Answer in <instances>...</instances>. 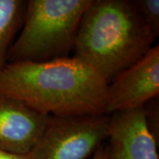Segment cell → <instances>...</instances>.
Wrapping results in <instances>:
<instances>
[{
    "instance_id": "6da1fadb",
    "label": "cell",
    "mask_w": 159,
    "mask_h": 159,
    "mask_svg": "<svg viewBox=\"0 0 159 159\" xmlns=\"http://www.w3.org/2000/svg\"><path fill=\"white\" fill-rule=\"evenodd\" d=\"M107 83L74 57L11 63L0 71V93L51 116L105 114Z\"/></svg>"
},
{
    "instance_id": "9c48e42d",
    "label": "cell",
    "mask_w": 159,
    "mask_h": 159,
    "mask_svg": "<svg viewBox=\"0 0 159 159\" xmlns=\"http://www.w3.org/2000/svg\"><path fill=\"white\" fill-rule=\"evenodd\" d=\"M133 4L148 30L157 39L159 35L158 0H132Z\"/></svg>"
},
{
    "instance_id": "52a82bcc",
    "label": "cell",
    "mask_w": 159,
    "mask_h": 159,
    "mask_svg": "<svg viewBox=\"0 0 159 159\" xmlns=\"http://www.w3.org/2000/svg\"><path fill=\"white\" fill-rule=\"evenodd\" d=\"M50 115L0 93V149L29 154L45 128Z\"/></svg>"
},
{
    "instance_id": "7a4b0ae2",
    "label": "cell",
    "mask_w": 159,
    "mask_h": 159,
    "mask_svg": "<svg viewBox=\"0 0 159 159\" xmlns=\"http://www.w3.org/2000/svg\"><path fill=\"white\" fill-rule=\"evenodd\" d=\"M155 41L132 0H91L80 24L73 57L109 84L139 61Z\"/></svg>"
},
{
    "instance_id": "277c9868",
    "label": "cell",
    "mask_w": 159,
    "mask_h": 159,
    "mask_svg": "<svg viewBox=\"0 0 159 159\" xmlns=\"http://www.w3.org/2000/svg\"><path fill=\"white\" fill-rule=\"evenodd\" d=\"M110 115L51 116L33 159H89L108 139Z\"/></svg>"
},
{
    "instance_id": "ba28073f",
    "label": "cell",
    "mask_w": 159,
    "mask_h": 159,
    "mask_svg": "<svg viewBox=\"0 0 159 159\" xmlns=\"http://www.w3.org/2000/svg\"><path fill=\"white\" fill-rule=\"evenodd\" d=\"M28 1L0 0V71L7 65V54L22 28Z\"/></svg>"
},
{
    "instance_id": "8fae6325",
    "label": "cell",
    "mask_w": 159,
    "mask_h": 159,
    "mask_svg": "<svg viewBox=\"0 0 159 159\" xmlns=\"http://www.w3.org/2000/svg\"><path fill=\"white\" fill-rule=\"evenodd\" d=\"M0 159H33L29 154H14L0 149Z\"/></svg>"
},
{
    "instance_id": "8992f818",
    "label": "cell",
    "mask_w": 159,
    "mask_h": 159,
    "mask_svg": "<svg viewBox=\"0 0 159 159\" xmlns=\"http://www.w3.org/2000/svg\"><path fill=\"white\" fill-rule=\"evenodd\" d=\"M107 140V159H159L144 106L111 114Z\"/></svg>"
},
{
    "instance_id": "30bf717a",
    "label": "cell",
    "mask_w": 159,
    "mask_h": 159,
    "mask_svg": "<svg viewBox=\"0 0 159 159\" xmlns=\"http://www.w3.org/2000/svg\"><path fill=\"white\" fill-rule=\"evenodd\" d=\"M157 98L158 97H156L152 100L148 101L143 106H144V111H145V119H146L148 129L155 138V140L158 142L159 107Z\"/></svg>"
},
{
    "instance_id": "3957f363",
    "label": "cell",
    "mask_w": 159,
    "mask_h": 159,
    "mask_svg": "<svg viewBox=\"0 0 159 159\" xmlns=\"http://www.w3.org/2000/svg\"><path fill=\"white\" fill-rule=\"evenodd\" d=\"M91 0H29L20 34L7 64L40 63L68 57Z\"/></svg>"
},
{
    "instance_id": "5b68a950",
    "label": "cell",
    "mask_w": 159,
    "mask_h": 159,
    "mask_svg": "<svg viewBox=\"0 0 159 159\" xmlns=\"http://www.w3.org/2000/svg\"><path fill=\"white\" fill-rule=\"evenodd\" d=\"M158 95L159 46L157 44L107 85L105 114L140 108Z\"/></svg>"
},
{
    "instance_id": "7c38bea8",
    "label": "cell",
    "mask_w": 159,
    "mask_h": 159,
    "mask_svg": "<svg viewBox=\"0 0 159 159\" xmlns=\"http://www.w3.org/2000/svg\"><path fill=\"white\" fill-rule=\"evenodd\" d=\"M91 159H107V147L105 142L97 148Z\"/></svg>"
}]
</instances>
